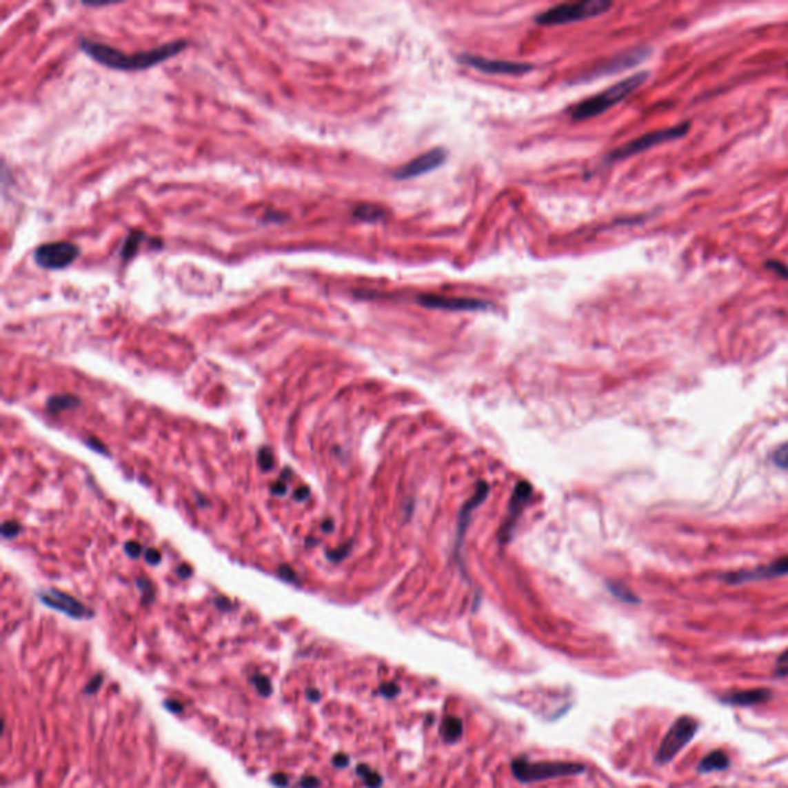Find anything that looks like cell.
<instances>
[{"instance_id": "21", "label": "cell", "mask_w": 788, "mask_h": 788, "mask_svg": "<svg viewBox=\"0 0 788 788\" xmlns=\"http://www.w3.org/2000/svg\"><path fill=\"white\" fill-rule=\"evenodd\" d=\"M102 684H103V674H96V676L88 682L83 691L87 694H94L99 691V688L102 687Z\"/></svg>"}, {"instance_id": "4", "label": "cell", "mask_w": 788, "mask_h": 788, "mask_svg": "<svg viewBox=\"0 0 788 788\" xmlns=\"http://www.w3.org/2000/svg\"><path fill=\"white\" fill-rule=\"evenodd\" d=\"M699 728V723L690 716H682L671 725L665 734L658 751V762L667 764L694 738Z\"/></svg>"}, {"instance_id": "3", "label": "cell", "mask_w": 788, "mask_h": 788, "mask_svg": "<svg viewBox=\"0 0 788 788\" xmlns=\"http://www.w3.org/2000/svg\"><path fill=\"white\" fill-rule=\"evenodd\" d=\"M612 6L613 3L607 2V0H582V2L560 3L542 12L536 17V22L545 26H553L588 21V19L604 14Z\"/></svg>"}, {"instance_id": "32", "label": "cell", "mask_w": 788, "mask_h": 788, "mask_svg": "<svg viewBox=\"0 0 788 788\" xmlns=\"http://www.w3.org/2000/svg\"><path fill=\"white\" fill-rule=\"evenodd\" d=\"M347 762H348V758L342 756V754H337V756L334 758V765H337V767H345Z\"/></svg>"}, {"instance_id": "18", "label": "cell", "mask_w": 788, "mask_h": 788, "mask_svg": "<svg viewBox=\"0 0 788 788\" xmlns=\"http://www.w3.org/2000/svg\"><path fill=\"white\" fill-rule=\"evenodd\" d=\"M77 399L76 397H71V396H62V397H52L48 403V408H51V412H61V410L65 408H70L72 405H76Z\"/></svg>"}, {"instance_id": "6", "label": "cell", "mask_w": 788, "mask_h": 788, "mask_svg": "<svg viewBox=\"0 0 788 788\" xmlns=\"http://www.w3.org/2000/svg\"><path fill=\"white\" fill-rule=\"evenodd\" d=\"M688 128H690V123L685 122L682 125H678V127L648 132V134L640 136L639 139H636V141L628 142L627 145H624V147H619L618 150L613 151L610 159H613V161H620V159H627L630 156L639 154V153H642V151H647L653 147H656V145L670 142V141H674V139H679L682 136H685V132L688 131Z\"/></svg>"}, {"instance_id": "9", "label": "cell", "mask_w": 788, "mask_h": 788, "mask_svg": "<svg viewBox=\"0 0 788 788\" xmlns=\"http://www.w3.org/2000/svg\"><path fill=\"white\" fill-rule=\"evenodd\" d=\"M459 61L463 65L472 66V68L482 72H489V74H524V72L532 70V65L527 63L496 61V59H487L473 54H462L459 56Z\"/></svg>"}, {"instance_id": "1", "label": "cell", "mask_w": 788, "mask_h": 788, "mask_svg": "<svg viewBox=\"0 0 788 788\" xmlns=\"http://www.w3.org/2000/svg\"><path fill=\"white\" fill-rule=\"evenodd\" d=\"M81 50L88 54L92 61L99 65L107 66L110 70L117 71H143L153 66L176 57L185 51L188 43L185 41H174L156 46L153 50L137 51V52H123L114 46L105 45L101 42L90 41V39H81Z\"/></svg>"}, {"instance_id": "29", "label": "cell", "mask_w": 788, "mask_h": 788, "mask_svg": "<svg viewBox=\"0 0 788 788\" xmlns=\"http://www.w3.org/2000/svg\"><path fill=\"white\" fill-rule=\"evenodd\" d=\"M125 549H127V553L131 556V558H137L139 554L142 552V547L136 544V542H128L127 545H125Z\"/></svg>"}, {"instance_id": "10", "label": "cell", "mask_w": 788, "mask_h": 788, "mask_svg": "<svg viewBox=\"0 0 788 788\" xmlns=\"http://www.w3.org/2000/svg\"><path fill=\"white\" fill-rule=\"evenodd\" d=\"M579 768H576L572 764H529V762H518L514 765L516 776H519L524 780H541L552 776H559V774H568L574 773Z\"/></svg>"}, {"instance_id": "12", "label": "cell", "mask_w": 788, "mask_h": 788, "mask_svg": "<svg viewBox=\"0 0 788 788\" xmlns=\"http://www.w3.org/2000/svg\"><path fill=\"white\" fill-rule=\"evenodd\" d=\"M41 600L43 604H46L48 607L56 608V610L62 612L65 614L71 616V618H76V619H82V618H87L90 614L88 613V608L82 605L81 602L77 599L71 598V596L61 593L57 590H46L41 593Z\"/></svg>"}, {"instance_id": "31", "label": "cell", "mask_w": 788, "mask_h": 788, "mask_svg": "<svg viewBox=\"0 0 788 788\" xmlns=\"http://www.w3.org/2000/svg\"><path fill=\"white\" fill-rule=\"evenodd\" d=\"M285 489H287V485H285V483H283L282 481H279L277 483H274L273 493H274V494H283Z\"/></svg>"}, {"instance_id": "2", "label": "cell", "mask_w": 788, "mask_h": 788, "mask_svg": "<svg viewBox=\"0 0 788 788\" xmlns=\"http://www.w3.org/2000/svg\"><path fill=\"white\" fill-rule=\"evenodd\" d=\"M647 79H648L647 71H642L638 72V74L627 77L624 81L612 85L610 88L600 91L599 94L588 97L585 101L576 103L574 107L569 108L568 114L572 116V119H574V121H587V119L599 116L602 112H605L607 110L614 107V105H618L619 102L624 101L627 96H630L634 90H638L640 85L647 81Z\"/></svg>"}, {"instance_id": "11", "label": "cell", "mask_w": 788, "mask_h": 788, "mask_svg": "<svg viewBox=\"0 0 788 788\" xmlns=\"http://www.w3.org/2000/svg\"><path fill=\"white\" fill-rule=\"evenodd\" d=\"M419 302L423 307L449 311H479L487 310L488 303L468 297H445V296H421Z\"/></svg>"}, {"instance_id": "20", "label": "cell", "mask_w": 788, "mask_h": 788, "mask_svg": "<svg viewBox=\"0 0 788 788\" xmlns=\"http://www.w3.org/2000/svg\"><path fill=\"white\" fill-rule=\"evenodd\" d=\"M259 463L262 469L265 472H268V469L273 468V454H271L270 448H262L261 453H259Z\"/></svg>"}, {"instance_id": "7", "label": "cell", "mask_w": 788, "mask_h": 788, "mask_svg": "<svg viewBox=\"0 0 788 788\" xmlns=\"http://www.w3.org/2000/svg\"><path fill=\"white\" fill-rule=\"evenodd\" d=\"M788 574V554L784 558H779L776 560L770 562L767 565H760L751 569H739V572H733L724 576V580L731 585L745 584V582H754V580H765V579H774L780 578V576Z\"/></svg>"}, {"instance_id": "15", "label": "cell", "mask_w": 788, "mask_h": 788, "mask_svg": "<svg viewBox=\"0 0 788 788\" xmlns=\"http://www.w3.org/2000/svg\"><path fill=\"white\" fill-rule=\"evenodd\" d=\"M353 214H354L356 219L363 221V222H377V221H382L383 217L387 216V211L383 210L382 207H377V205H373V203H361L354 208Z\"/></svg>"}, {"instance_id": "26", "label": "cell", "mask_w": 788, "mask_h": 788, "mask_svg": "<svg viewBox=\"0 0 788 788\" xmlns=\"http://www.w3.org/2000/svg\"><path fill=\"white\" fill-rule=\"evenodd\" d=\"M165 708L170 710L171 713H174V714H179V713L183 711V705L179 700H171V699L165 700Z\"/></svg>"}, {"instance_id": "14", "label": "cell", "mask_w": 788, "mask_h": 788, "mask_svg": "<svg viewBox=\"0 0 788 788\" xmlns=\"http://www.w3.org/2000/svg\"><path fill=\"white\" fill-rule=\"evenodd\" d=\"M727 767H728V756L724 751L716 750L711 751L710 754H707V756L700 760L699 771L711 773V771L725 770Z\"/></svg>"}, {"instance_id": "33", "label": "cell", "mask_w": 788, "mask_h": 788, "mask_svg": "<svg viewBox=\"0 0 788 788\" xmlns=\"http://www.w3.org/2000/svg\"><path fill=\"white\" fill-rule=\"evenodd\" d=\"M307 496H308V489H307V488H301L299 492H296V493H294V498H296V499H299V501L305 499Z\"/></svg>"}, {"instance_id": "25", "label": "cell", "mask_w": 788, "mask_h": 788, "mask_svg": "<svg viewBox=\"0 0 788 788\" xmlns=\"http://www.w3.org/2000/svg\"><path fill=\"white\" fill-rule=\"evenodd\" d=\"M613 592H614V594H616V596H619L620 599L628 600V602H636V598H634V596H633L630 592H627L624 587H618V588L613 587Z\"/></svg>"}, {"instance_id": "22", "label": "cell", "mask_w": 788, "mask_h": 788, "mask_svg": "<svg viewBox=\"0 0 788 788\" xmlns=\"http://www.w3.org/2000/svg\"><path fill=\"white\" fill-rule=\"evenodd\" d=\"M19 532H21V527H19V524H16V522H5L3 524L2 533L5 538H14Z\"/></svg>"}, {"instance_id": "5", "label": "cell", "mask_w": 788, "mask_h": 788, "mask_svg": "<svg viewBox=\"0 0 788 788\" xmlns=\"http://www.w3.org/2000/svg\"><path fill=\"white\" fill-rule=\"evenodd\" d=\"M79 256H81V248L76 243L57 241L42 243L34 251V262L43 270L54 271L68 268Z\"/></svg>"}, {"instance_id": "16", "label": "cell", "mask_w": 788, "mask_h": 788, "mask_svg": "<svg viewBox=\"0 0 788 788\" xmlns=\"http://www.w3.org/2000/svg\"><path fill=\"white\" fill-rule=\"evenodd\" d=\"M145 239H147V236H145V233H142V231H132V233H130L123 242L122 259L130 261L131 257H134V254L139 251V247H141V243Z\"/></svg>"}, {"instance_id": "27", "label": "cell", "mask_w": 788, "mask_h": 788, "mask_svg": "<svg viewBox=\"0 0 788 788\" xmlns=\"http://www.w3.org/2000/svg\"><path fill=\"white\" fill-rule=\"evenodd\" d=\"M767 267L773 268L774 273H778V274L784 276V277H788V267H785V265H782V263L778 262V261H776V262H774V261H773V262H768Z\"/></svg>"}, {"instance_id": "34", "label": "cell", "mask_w": 788, "mask_h": 788, "mask_svg": "<svg viewBox=\"0 0 788 788\" xmlns=\"http://www.w3.org/2000/svg\"><path fill=\"white\" fill-rule=\"evenodd\" d=\"M307 694H308V698H310L311 700H313V702H314V700H317V699H319V693L314 691V690H308V693H307Z\"/></svg>"}, {"instance_id": "19", "label": "cell", "mask_w": 788, "mask_h": 788, "mask_svg": "<svg viewBox=\"0 0 788 788\" xmlns=\"http://www.w3.org/2000/svg\"><path fill=\"white\" fill-rule=\"evenodd\" d=\"M773 462L778 468L788 469V442L782 443V445L774 449Z\"/></svg>"}, {"instance_id": "8", "label": "cell", "mask_w": 788, "mask_h": 788, "mask_svg": "<svg viewBox=\"0 0 788 788\" xmlns=\"http://www.w3.org/2000/svg\"><path fill=\"white\" fill-rule=\"evenodd\" d=\"M445 159H447L445 150L442 148L430 150L427 153L414 157L413 161H410L408 163L403 165V167H401L394 173V177L402 179L403 181V179H414L422 174H427L430 171L439 168L441 165L445 162Z\"/></svg>"}, {"instance_id": "30", "label": "cell", "mask_w": 788, "mask_h": 788, "mask_svg": "<svg viewBox=\"0 0 788 788\" xmlns=\"http://www.w3.org/2000/svg\"><path fill=\"white\" fill-rule=\"evenodd\" d=\"M145 559H147L150 564L154 565V564H157L159 560H161V553H159L157 549H154V548H150L147 554H145Z\"/></svg>"}, {"instance_id": "28", "label": "cell", "mask_w": 788, "mask_h": 788, "mask_svg": "<svg viewBox=\"0 0 788 788\" xmlns=\"http://www.w3.org/2000/svg\"><path fill=\"white\" fill-rule=\"evenodd\" d=\"M317 785H319V779H316L314 776L302 778L301 782H299L301 788H316Z\"/></svg>"}, {"instance_id": "24", "label": "cell", "mask_w": 788, "mask_h": 788, "mask_svg": "<svg viewBox=\"0 0 788 788\" xmlns=\"http://www.w3.org/2000/svg\"><path fill=\"white\" fill-rule=\"evenodd\" d=\"M778 673L780 676H782V674H788V650L780 654V658L778 660Z\"/></svg>"}, {"instance_id": "13", "label": "cell", "mask_w": 788, "mask_h": 788, "mask_svg": "<svg viewBox=\"0 0 788 788\" xmlns=\"http://www.w3.org/2000/svg\"><path fill=\"white\" fill-rule=\"evenodd\" d=\"M771 698V693L768 690H762V688H759V690H745V691H736V693H731L728 694V696L724 698L725 704H730V705H740V707H747V705H756L760 704V702H767L768 699Z\"/></svg>"}, {"instance_id": "17", "label": "cell", "mask_w": 788, "mask_h": 788, "mask_svg": "<svg viewBox=\"0 0 788 788\" xmlns=\"http://www.w3.org/2000/svg\"><path fill=\"white\" fill-rule=\"evenodd\" d=\"M251 682H253V685L256 687V690L261 696L263 698L271 696V693H273V685H271V680L267 676H263V674H254V676L251 678Z\"/></svg>"}, {"instance_id": "23", "label": "cell", "mask_w": 788, "mask_h": 788, "mask_svg": "<svg viewBox=\"0 0 788 788\" xmlns=\"http://www.w3.org/2000/svg\"><path fill=\"white\" fill-rule=\"evenodd\" d=\"M271 782H273L276 787L279 788H287L288 787V776L287 774H282V773H276L271 776Z\"/></svg>"}]
</instances>
